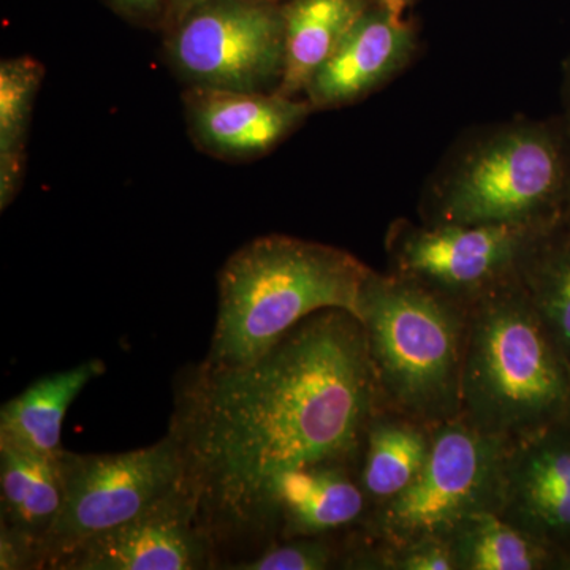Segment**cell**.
Here are the masks:
<instances>
[{"instance_id":"obj_1","label":"cell","mask_w":570,"mask_h":570,"mask_svg":"<svg viewBox=\"0 0 570 570\" xmlns=\"http://www.w3.org/2000/svg\"><path fill=\"white\" fill-rule=\"evenodd\" d=\"M382 407L365 330L325 309L239 366L202 363L184 376L170 433L186 485L217 554L275 542L269 490L292 469L358 464L367 423ZM257 551V553H258Z\"/></svg>"},{"instance_id":"obj_2","label":"cell","mask_w":570,"mask_h":570,"mask_svg":"<svg viewBox=\"0 0 570 570\" xmlns=\"http://www.w3.org/2000/svg\"><path fill=\"white\" fill-rule=\"evenodd\" d=\"M570 213V126L564 116L517 119L456 146L420 204L425 224L509 225L547 234Z\"/></svg>"},{"instance_id":"obj_3","label":"cell","mask_w":570,"mask_h":570,"mask_svg":"<svg viewBox=\"0 0 570 570\" xmlns=\"http://www.w3.org/2000/svg\"><path fill=\"white\" fill-rule=\"evenodd\" d=\"M370 266L324 243L266 235L236 250L219 273V305L205 362L239 366L325 309L356 314Z\"/></svg>"},{"instance_id":"obj_4","label":"cell","mask_w":570,"mask_h":570,"mask_svg":"<svg viewBox=\"0 0 570 570\" xmlns=\"http://www.w3.org/2000/svg\"><path fill=\"white\" fill-rule=\"evenodd\" d=\"M460 417L508 442L570 423V362L520 281L468 309Z\"/></svg>"},{"instance_id":"obj_5","label":"cell","mask_w":570,"mask_h":570,"mask_svg":"<svg viewBox=\"0 0 570 570\" xmlns=\"http://www.w3.org/2000/svg\"><path fill=\"white\" fill-rule=\"evenodd\" d=\"M355 316L382 407L434 426L460 417L466 307L406 277L370 269Z\"/></svg>"},{"instance_id":"obj_6","label":"cell","mask_w":570,"mask_h":570,"mask_svg":"<svg viewBox=\"0 0 570 570\" xmlns=\"http://www.w3.org/2000/svg\"><path fill=\"white\" fill-rule=\"evenodd\" d=\"M508 445L461 417L439 423L422 474L403 494L371 510L360 531L396 546L449 538L468 517L498 512Z\"/></svg>"},{"instance_id":"obj_7","label":"cell","mask_w":570,"mask_h":570,"mask_svg":"<svg viewBox=\"0 0 570 570\" xmlns=\"http://www.w3.org/2000/svg\"><path fill=\"white\" fill-rule=\"evenodd\" d=\"M62 508L41 546V569L86 539L137 519L186 489V464L174 433L149 448L110 455L63 450Z\"/></svg>"},{"instance_id":"obj_8","label":"cell","mask_w":570,"mask_h":570,"mask_svg":"<svg viewBox=\"0 0 570 570\" xmlns=\"http://www.w3.org/2000/svg\"><path fill=\"white\" fill-rule=\"evenodd\" d=\"M167 55L190 88L273 92L283 80L285 29L276 0H212L168 31Z\"/></svg>"},{"instance_id":"obj_9","label":"cell","mask_w":570,"mask_h":570,"mask_svg":"<svg viewBox=\"0 0 570 570\" xmlns=\"http://www.w3.org/2000/svg\"><path fill=\"white\" fill-rule=\"evenodd\" d=\"M543 235L509 225L400 219L390 225L385 238L387 272L469 309L499 288L519 283L524 258Z\"/></svg>"},{"instance_id":"obj_10","label":"cell","mask_w":570,"mask_h":570,"mask_svg":"<svg viewBox=\"0 0 570 570\" xmlns=\"http://www.w3.org/2000/svg\"><path fill=\"white\" fill-rule=\"evenodd\" d=\"M216 562V547L186 487L137 519L86 539L55 569L198 570Z\"/></svg>"},{"instance_id":"obj_11","label":"cell","mask_w":570,"mask_h":570,"mask_svg":"<svg viewBox=\"0 0 570 570\" xmlns=\"http://www.w3.org/2000/svg\"><path fill=\"white\" fill-rule=\"evenodd\" d=\"M498 513L570 560V423L509 442Z\"/></svg>"},{"instance_id":"obj_12","label":"cell","mask_w":570,"mask_h":570,"mask_svg":"<svg viewBox=\"0 0 570 570\" xmlns=\"http://www.w3.org/2000/svg\"><path fill=\"white\" fill-rule=\"evenodd\" d=\"M195 142L223 159L272 151L314 110L309 102L275 92L190 88L184 97Z\"/></svg>"},{"instance_id":"obj_13","label":"cell","mask_w":570,"mask_h":570,"mask_svg":"<svg viewBox=\"0 0 570 570\" xmlns=\"http://www.w3.org/2000/svg\"><path fill=\"white\" fill-rule=\"evenodd\" d=\"M414 29L382 3L371 2L306 88L314 110L343 107L384 85L414 56Z\"/></svg>"},{"instance_id":"obj_14","label":"cell","mask_w":570,"mask_h":570,"mask_svg":"<svg viewBox=\"0 0 570 570\" xmlns=\"http://www.w3.org/2000/svg\"><path fill=\"white\" fill-rule=\"evenodd\" d=\"M370 512L358 464L322 463L292 469L279 475L269 490L275 542L358 530Z\"/></svg>"},{"instance_id":"obj_15","label":"cell","mask_w":570,"mask_h":570,"mask_svg":"<svg viewBox=\"0 0 570 570\" xmlns=\"http://www.w3.org/2000/svg\"><path fill=\"white\" fill-rule=\"evenodd\" d=\"M102 360H88L71 370L40 377L0 409V449L59 459L63 452V417L75 397L102 376Z\"/></svg>"},{"instance_id":"obj_16","label":"cell","mask_w":570,"mask_h":570,"mask_svg":"<svg viewBox=\"0 0 570 570\" xmlns=\"http://www.w3.org/2000/svg\"><path fill=\"white\" fill-rule=\"evenodd\" d=\"M433 439L434 425L392 409H377L367 423L358 466L371 510L393 501L417 480Z\"/></svg>"},{"instance_id":"obj_17","label":"cell","mask_w":570,"mask_h":570,"mask_svg":"<svg viewBox=\"0 0 570 570\" xmlns=\"http://www.w3.org/2000/svg\"><path fill=\"white\" fill-rule=\"evenodd\" d=\"M0 531L31 547L41 569V546L62 508L59 459L0 449Z\"/></svg>"},{"instance_id":"obj_18","label":"cell","mask_w":570,"mask_h":570,"mask_svg":"<svg viewBox=\"0 0 570 570\" xmlns=\"http://www.w3.org/2000/svg\"><path fill=\"white\" fill-rule=\"evenodd\" d=\"M371 0H291L284 3L285 63L277 94L295 99L335 52Z\"/></svg>"},{"instance_id":"obj_19","label":"cell","mask_w":570,"mask_h":570,"mask_svg":"<svg viewBox=\"0 0 570 570\" xmlns=\"http://www.w3.org/2000/svg\"><path fill=\"white\" fill-rule=\"evenodd\" d=\"M456 570H570V560L494 510L461 521L449 535Z\"/></svg>"},{"instance_id":"obj_20","label":"cell","mask_w":570,"mask_h":570,"mask_svg":"<svg viewBox=\"0 0 570 570\" xmlns=\"http://www.w3.org/2000/svg\"><path fill=\"white\" fill-rule=\"evenodd\" d=\"M520 284L535 314L570 362V224L566 220L532 246Z\"/></svg>"},{"instance_id":"obj_21","label":"cell","mask_w":570,"mask_h":570,"mask_svg":"<svg viewBox=\"0 0 570 570\" xmlns=\"http://www.w3.org/2000/svg\"><path fill=\"white\" fill-rule=\"evenodd\" d=\"M43 77V63L31 56L0 63V160H26V135Z\"/></svg>"},{"instance_id":"obj_22","label":"cell","mask_w":570,"mask_h":570,"mask_svg":"<svg viewBox=\"0 0 570 570\" xmlns=\"http://www.w3.org/2000/svg\"><path fill=\"white\" fill-rule=\"evenodd\" d=\"M358 530L318 538L279 540L250 558L228 562L234 570H328L344 569Z\"/></svg>"},{"instance_id":"obj_23","label":"cell","mask_w":570,"mask_h":570,"mask_svg":"<svg viewBox=\"0 0 570 570\" xmlns=\"http://www.w3.org/2000/svg\"><path fill=\"white\" fill-rule=\"evenodd\" d=\"M112 2L122 13L149 20V18L164 17L167 0H112Z\"/></svg>"},{"instance_id":"obj_24","label":"cell","mask_w":570,"mask_h":570,"mask_svg":"<svg viewBox=\"0 0 570 570\" xmlns=\"http://www.w3.org/2000/svg\"><path fill=\"white\" fill-rule=\"evenodd\" d=\"M206 2H212V0H167L163 17L165 29L170 31L189 11Z\"/></svg>"},{"instance_id":"obj_25","label":"cell","mask_w":570,"mask_h":570,"mask_svg":"<svg viewBox=\"0 0 570 570\" xmlns=\"http://www.w3.org/2000/svg\"><path fill=\"white\" fill-rule=\"evenodd\" d=\"M564 119L570 126V58L564 67Z\"/></svg>"},{"instance_id":"obj_26","label":"cell","mask_w":570,"mask_h":570,"mask_svg":"<svg viewBox=\"0 0 570 570\" xmlns=\"http://www.w3.org/2000/svg\"><path fill=\"white\" fill-rule=\"evenodd\" d=\"M379 3L392 11V13L397 14V17H403L404 10L411 6L412 0H377Z\"/></svg>"},{"instance_id":"obj_27","label":"cell","mask_w":570,"mask_h":570,"mask_svg":"<svg viewBox=\"0 0 570 570\" xmlns=\"http://www.w3.org/2000/svg\"><path fill=\"white\" fill-rule=\"evenodd\" d=\"M568 223L570 224V213H569V217H568Z\"/></svg>"}]
</instances>
